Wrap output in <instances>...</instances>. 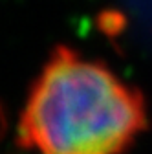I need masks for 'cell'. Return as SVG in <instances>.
<instances>
[{"label":"cell","mask_w":152,"mask_h":154,"mask_svg":"<svg viewBox=\"0 0 152 154\" xmlns=\"http://www.w3.org/2000/svg\"><path fill=\"white\" fill-rule=\"evenodd\" d=\"M145 127L136 88L108 66L59 46L31 85L18 136L39 154H121Z\"/></svg>","instance_id":"cell-1"}]
</instances>
